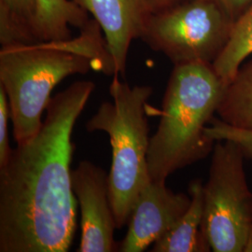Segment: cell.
<instances>
[{"label":"cell","instance_id":"obj_1","mask_svg":"<svg viewBox=\"0 0 252 252\" xmlns=\"http://www.w3.org/2000/svg\"><path fill=\"white\" fill-rule=\"evenodd\" d=\"M95 88L79 81L52 97L35 136L0 167V252H65L76 230L74 126Z\"/></svg>","mask_w":252,"mask_h":252},{"label":"cell","instance_id":"obj_2","mask_svg":"<svg viewBox=\"0 0 252 252\" xmlns=\"http://www.w3.org/2000/svg\"><path fill=\"white\" fill-rule=\"evenodd\" d=\"M101 31L90 20L77 38L1 47L0 86L8 96L17 144L38 133L52 92L65 78L90 70L114 76Z\"/></svg>","mask_w":252,"mask_h":252},{"label":"cell","instance_id":"obj_3","mask_svg":"<svg viewBox=\"0 0 252 252\" xmlns=\"http://www.w3.org/2000/svg\"><path fill=\"white\" fill-rule=\"evenodd\" d=\"M227 85L212 63L176 64L166 85L161 120L150 139L151 180L165 182L174 172L212 153L216 141L207 135Z\"/></svg>","mask_w":252,"mask_h":252},{"label":"cell","instance_id":"obj_4","mask_svg":"<svg viewBox=\"0 0 252 252\" xmlns=\"http://www.w3.org/2000/svg\"><path fill=\"white\" fill-rule=\"evenodd\" d=\"M153 88L130 86L114 76L109 86L112 102H104L86 124L89 132L108 134L112 148L108 173L109 200L118 229L129 223L136 199L151 180L148 168L150 146L146 105Z\"/></svg>","mask_w":252,"mask_h":252},{"label":"cell","instance_id":"obj_5","mask_svg":"<svg viewBox=\"0 0 252 252\" xmlns=\"http://www.w3.org/2000/svg\"><path fill=\"white\" fill-rule=\"evenodd\" d=\"M234 21L216 0H184L153 13L140 39L174 65L213 63L229 41Z\"/></svg>","mask_w":252,"mask_h":252},{"label":"cell","instance_id":"obj_6","mask_svg":"<svg viewBox=\"0 0 252 252\" xmlns=\"http://www.w3.org/2000/svg\"><path fill=\"white\" fill-rule=\"evenodd\" d=\"M240 147L216 141L203 187V231L214 252H245L252 234V192Z\"/></svg>","mask_w":252,"mask_h":252},{"label":"cell","instance_id":"obj_7","mask_svg":"<svg viewBox=\"0 0 252 252\" xmlns=\"http://www.w3.org/2000/svg\"><path fill=\"white\" fill-rule=\"evenodd\" d=\"M72 188L81 209L79 252L115 251L117 228L109 200L108 174L89 161H81L72 170Z\"/></svg>","mask_w":252,"mask_h":252},{"label":"cell","instance_id":"obj_8","mask_svg":"<svg viewBox=\"0 0 252 252\" xmlns=\"http://www.w3.org/2000/svg\"><path fill=\"white\" fill-rule=\"evenodd\" d=\"M190 205V196L176 193L165 182L151 180L141 189L119 252H141L175 225Z\"/></svg>","mask_w":252,"mask_h":252},{"label":"cell","instance_id":"obj_9","mask_svg":"<svg viewBox=\"0 0 252 252\" xmlns=\"http://www.w3.org/2000/svg\"><path fill=\"white\" fill-rule=\"evenodd\" d=\"M99 25L104 33L114 76L125 75L133 40L141 37L152 15L146 0H73ZM113 76V77H114Z\"/></svg>","mask_w":252,"mask_h":252},{"label":"cell","instance_id":"obj_10","mask_svg":"<svg viewBox=\"0 0 252 252\" xmlns=\"http://www.w3.org/2000/svg\"><path fill=\"white\" fill-rule=\"evenodd\" d=\"M201 180L190 181V205L171 229L153 244V252H208L210 245L203 231L204 195Z\"/></svg>","mask_w":252,"mask_h":252},{"label":"cell","instance_id":"obj_11","mask_svg":"<svg viewBox=\"0 0 252 252\" xmlns=\"http://www.w3.org/2000/svg\"><path fill=\"white\" fill-rule=\"evenodd\" d=\"M35 36L38 42L71 38L70 27L82 29L90 21L88 13L73 0H36Z\"/></svg>","mask_w":252,"mask_h":252},{"label":"cell","instance_id":"obj_12","mask_svg":"<svg viewBox=\"0 0 252 252\" xmlns=\"http://www.w3.org/2000/svg\"><path fill=\"white\" fill-rule=\"evenodd\" d=\"M36 0H0V44L37 43L35 36Z\"/></svg>","mask_w":252,"mask_h":252},{"label":"cell","instance_id":"obj_13","mask_svg":"<svg viewBox=\"0 0 252 252\" xmlns=\"http://www.w3.org/2000/svg\"><path fill=\"white\" fill-rule=\"evenodd\" d=\"M217 114L231 126L252 130V60L241 65L227 86Z\"/></svg>","mask_w":252,"mask_h":252},{"label":"cell","instance_id":"obj_14","mask_svg":"<svg viewBox=\"0 0 252 252\" xmlns=\"http://www.w3.org/2000/svg\"><path fill=\"white\" fill-rule=\"evenodd\" d=\"M252 54V3L235 19L232 33L223 51L212 65L228 86L245 60Z\"/></svg>","mask_w":252,"mask_h":252},{"label":"cell","instance_id":"obj_15","mask_svg":"<svg viewBox=\"0 0 252 252\" xmlns=\"http://www.w3.org/2000/svg\"><path fill=\"white\" fill-rule=\"evenodd\" d=\"M207 135L214 141H233L240 147L246 159L252 160V130L231 126L214 117L207 126Z\"/></svg>","mask_w":252,"mask_h":252},{"label":"cell","instance_id":"obj_16","mask_svg":"<svg viewBox=\"0 0 252 252\" xmlns=\"http://www.w3.org/2000/svg\"><path fill=\"white\" fill-rule=\"evenodd\" d=\"M9 118H10V112L8 96L5 90L0 86V167L7 163L12 152L8 135Z\"/></svg>","mask_w":252,"mask_h":252},{"label":"cell","instance_id":"obj_17","mask_svg":"<svg viewBox=\"0 0 252 252\" xmlns=\"http://www.w3.org/2000/svg\"><path fill=\"white\" fill-rule=\"evenodd\" d=\"M235 20L252 3V0H216Z\"/></svg>","mask_w":252,"mask_h":252},{"label":"cell","instance_id":"obj_18","mask_svg":"<svg viewBox=\"0 0 252 252\" xmlns=\"http://www.w3.org/2000/svg\"><path fill=\"white\" fill-rule=\"evenodd\" d=\"M184 0H146L152 14L169 9Z\"/></svg>","mask_w":252,"mask_h":252},{"label":"cell","instance_id":"obj_19","mask_svg":"<svg viewBox=\"0 0 252 252\" xmlns=\"http://www.w3.org/2000/svg\"><path fill=\"white\" fill-rule=\"evenodd\" d=\"M245 252H252V234L248 241V244L246 246V249H245Z\"/></svg>","mask_w":252,"mask_h":252}]
</instances>
